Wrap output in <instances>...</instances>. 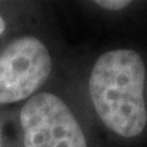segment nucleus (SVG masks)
I'll return each mask as SVG.
<instances>
[{"mask_svg":"<svg viewBox=\"0 0 147 147\" xmlns=\"http://www.w3.org/2000/svg\"><path fill=\"white\" fill-rule=\"evenodd\" d=\"M4 31H5V21H4V18L0 16V34H1Z\"/></svg>","mask_w":147,"mask_h":147,"instance_id":"obj_5","label":"nucleus"},{"mask_svg":"<svg viewBox=\"0 0 147 147\" xmlns=\"http://www.w3.org/2000/svg\"><path fill=\"white\" fill-rule=\"evenodd\" d=\"M0 147H1V135H0Z\"/></svg>","mask_w":147,"mask_h":147,"instance_id":"obj_6","label":"nucleus"},{"mask_svg":"<svg viewBox=\"0 0 147 147\" xmlns=\"http://www.w3.org/2000/svg\"><path fill=\"white\" fill-rule=\"evenodd\" d=\"M52 58L36 37L24 36L0 54V104L28 98L49 77Z\"/></svg>","mask_w":147,"mask_h":147,"instance_id":"obj_3","label":"nucleus"},{"mask_svg":"<svg viewBox=\"0 0 147 147\" xmlns=\"http://www.w3.org/2000/svg\"><path fill=\"white\" fill-rule=\"evenodd\" d=\"M145 81V61L131 49L109 50L92 67L88 91L93 107L104 125L125 139L139 136L147 124Z\"/></svg>","mask_w":147,"mask_h":147,"instance_id":"obj_1","label":"nucleus"},{"mask_svg":"<svg viewBox=\"0 0 147 147\" xmlns=\"http://www.w3.org/2000/svg\"><path fill=\"white\" fill-rule=\"evenodd\" d=\"M25 147H87L75 115L58 96L37 93L20 113Z\"/></svg>","mask_w":147,"mask_h":147,"instance_id":"obj_2","label":"nucleus"},{"mask_svg":"<svg viewBox=\"0 0 147 147\" xmlns=\"http://www.w3.org/2000/svg\"><path fill=\"white\" fill-rule=\"evenodd\" d=\"M94 4L99 7L105 9V10L120 11L130 5L131 1H126V0H98V1H94Z\"/></svg>","mask_w":147,"mask_h":147,"instance_id":"obj_4","label":"nucleus"}]
</instances>
